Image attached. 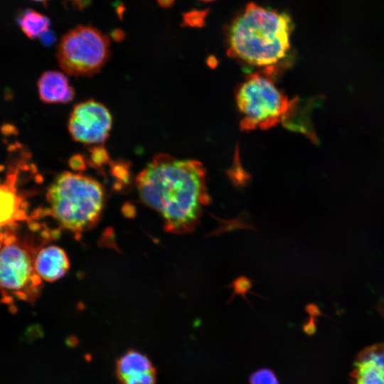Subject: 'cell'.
<instances>
[{
    "label": "cell",
    "instance_id": "52a82bcc",
    "mask_svg": "<svg viewBox=\"0 0 384 384\" xmlns=\"http://www.w3.org/2000/svg\"><path fill=\"white\" fill-rule=\"evenodd\" d=\"M112 125V117L109 110L99 102L88 100L74 107L68 127L76 142L99 145L108 137Z\"/></svg>",
    "mask_w": 384,
    "mask_h": 384
},
{
    "label": "cell",
    "instance_id": "5bb4252c",
    "mask_svg": "<svg viewBox=\"0 0 384 384\" xmlns=\"http://www.w3.org/2000/svg\"><path fill=\"white\" fill-rule=\"evenodd\" d=\"M249 382L250 384H279L275 373L269 368H260L253 372Z\"/></svg>",
    "mask_w": 384,
    "mask_h": 384
},
{
    "label": "cell",
    "instance_id": "4fadbf2b",
    "mask_svg": "<svg viewBox=\"0 0 384 384\" xmlns=\"http://www.w3.org/2000/svg\"><path fill=\"white\" fill-rule=\"evenodd\" d=\"M18 23L30 38H41L49 30L50 21L49 18L33 9H25L21 12L17 18Z\"/></svg>",
    "mask_w": 384,
    "mask_h": 384
},
{
    "label": "cell",
    "instance_id": "9c48e42d",
    "mask_svg": "<svg viewBox=\"0 0 384 384\" xmlns=\"http://www.w3.org/2000/svg\"><path fill=\"white\" fill-rule=\"evenodd\" d=\"M353 366L351 377L355 384H384V343L362 350Z\"/></svg>",
    "mask_w": 384,
    "mask_h": 384
},
{
    "label": "cell",
    "instance_id": "d6986e66",
    "mask_svg": "<svg viewBox=\"0 0 384 384\" xmlns=\"http://www.w3.org/2000/svg\"><path fill=\"white\" fill-rule=\"evenodd\" d=\"M73 6L78 9H82L88 6L90 0H69Z\"/></svg>",
    "mask_w": 384,
    "mask_h": 384
},
{
    "label": "cell",
    "instance_id": "ffe728a7",
    "mask_svg": "<svg viewBox=\"0 0 384 384\" xmlns=\"http://www.w3.org/2000/svg\"><path fill=\"white\" fill-rule=\"evenodd\" d=\"M175 0H156L158 4L163 8H169L173 5Z\"/></svg>",
    "mask_w": 384,
    "mask_h": 384
},
{
    "label": "cell",
    "instance_id": "ac0fdd59",
    "mask_svg": "<svg viewBox=\"0 0 384 384\" xmlns=\"http://www.w3.org/2000/svg\"><path fill=\"white\" fill-rule=\"evenodd\" d=\"M85 160L81 155L77 154L71 156L69 161L70 167L75 171H82L85 169Z\"/></svg>",
    "mask_w": 384,
    "mask_h": 384
},
{
    "label": "cell",
    "instance_id": "5b68a950",
    "mask_svg": "<svg viewBox=\"0 0 384 384\" xmlns=\"http://www.w3.org/2000/svg\"><path fill=\"white\" fill-rule=\"evenodd\" d=\"M107 35L91 26L80 25L68 31L57 48L60 68L69 75L90 76L98 73L110 56Z\"/></svg>",
    "mask_w": 384,
    "mask_h": 384
},
{
    "label": "cell",
    "instance_id": "44dd1931",
    "mask_svg": "<svg viewBox=\"0 0 384 384\" xmlns=\"http://www.w3.org/2000/svg\"><path fill=\"white\" fill-rule=\"evenodd\" d=\"M123 36V32L121 30H115L112 32V37L116 40L122 39Z\"/></svg>",
    "mask_w": 384,
    "mask_h": 384
},
{
    "label": "cell",
    "instance_id": "277c9868",
    "mask_svg": "<svg viewBox=\"0 0 384 384\" xmlns=\"http://www.w3.org/2000/svg\"><path fill=\"white\" fill-rule=\"evenodd\" d=\"M16 228L0 233L1 299L9 305L16 301L33 304L43 287L35 269V258L41 248L33 235H18Z\"/></svg>",
    "mask_w": 384,
    "mask_h": 384
},
{
    "label": "cell",
    "instance_id": "ba28073f",
    "mask_svg": "<svg viewBox=\"0 0 384 384\" xmlns=\"http://www.w3.org/2000/svg\"><path fill=\"white\" fill-rule=\"evenodd\" d=\"M27 155H20L9 163L4 178L0 177V233L16 228L27 218L26 197L20 191V176L27 166Z\"/></svg>",
    "mask_w": 384,
    "mask_h": 384
},
{
    "label": "cell",
    "instance_id": "7a4b0ae2",
    "mask_svg": "<svg viewBox=\"0 0 384 384\" xmlns=\"http://www.w3.org/2000/svg\"><path fill=\"white\" fill-rule=\"evenodd\" d=\"M292 30L288 14L250 2L229 26L228 52L250 65H274L287 55Z\"/></svg>",
    "mask_w": 384,
    "mask_h": 384
},
{
    "label": "cell",
    "instance_id": "8992f818",
    "mask_svg": "<svg viewBox=\"0 0 384 384\" xmlns=\"http://www.w3.org/2000/svg\"><path fill=\"white\" fill-rule=\"evenodd\" d=\"M242 114V127L267 128L278 122L287 107V100L270 79L253 75L244 81L236 94Z\"/></svg>",
    "mask_w": 384,
    "mask_h": 384
},
{
    "label": "cell",
    "instance_id": "e0dca14e",
    "mask_svg": "<svg viewBox=\"0 0 384 384\" xmlns=\"http://www.w3.org/2000/svg\"><path fill=\"white\" fill-rule=\"evenodd\" d=\"M90 161L94 166H100L109 160V155L102 146L96 145L90 150Z\"/></svg>",
    "mask_w": 384,
    "mask_h": 384
},
{
    "label": "cell",
    "instance_id": "9a60e30c",
    "mask_svg": "<svg viewBox=\"0 0 384 384\" xmlns=\"http://www.w3.org/2000/svg\"><path fill=\"white\" fill-rule=\"evenodd\" d=\"M208 9H193L183 14V22L190 27H202L208 16Z\"/></svg>",
    "mask_w": 384,
    "mask_h": 384
},
{
    "label": "cell",
    "instance_id": "3957f363",
    "mask_svg": "<svg viewBox=\"0 0 384 384\" xmlns=\"http://www.w3.org/2000/svg\"><path fill=\"white\" fill-rule=\"evenodd\" d=\"M46 199L52 216L66 230L79 234L93 227L102 213L105 193L95 179L70 171L58 174Z\"/></svg>",
    "mask_w": 384,
    "mask_h": 384
},
{
    "label": "cell",
    "instance_id": "7402d4cb",
    "mask_svg": "<svg viewBox=\"0 0 384 384\" xmlns=\"http://www.w3.org/2000/svg\"><path fill=\"white\" fill-rule=\"evenodd\" d=\"M33 1H39V2H46L48 0H33Z\"/></svg>",
    "mask_w": 384,
    "mask_h": 384
},
{
    "label": "cell",
    "instance_id": "2e32d148",
    "mask_svg": "<svg viewBox=\"0 0 384 384\" xmlns=\"http://www.w3.org/2000/svg\"><path fill=\"white\" fill-rule=\"evenodd\" d=\"M156 370L143 373L123 378L119 381L121 384H156Z\"/></svg>",
    "mask_w": 384,
    "mask_h": 384
},
{
    "label": "cell",
    "instance_id": "30bf717a",
    "mask_svg": "<svg viewBox=\"0 0 384 384\" xmlns=\"http://www.w3.org/2000/svg\"><path fill=\"white\" fill-rule=\"evenodd\" d=\"M69 266V260L65 252L56 245L41 248L35 258L37 274L47 282H53L61 278L68 272Z\"/></svg>",
    "mask_w": 384,
    "mask_h": 384
},
{
    "label": "cell",
    "instance_id": "6da1fadb",
    "mask_svg": "<svg viewBox=\"0 0 384 384\" xmlns=\"http://www.w3.org/2000/svg\"><path fill=\"white\" fill-rule=\"evenodd\" d=\"M136 183L142 201L161 215L165 230L174 234L194 231L210 203L206 170L196 160L159 154L139 174Z\"/></svg>",
    "mask_w": 384,
    "mask_h": 384
},
{
    "label": "cell",
    "instance_id": "603a6c76",
    "mask_svg": "<svg viewBox=\"0 0 384 384\" xmlns=\"http://www.w3.org/2000/svg\"><path fill=\"white\" fill-rule=\"evenodd\" d=\"M201 1H205V2H209V1H214V0H201Z\"/></svg>",
    "mask_w": 384,
    "mask_h": 384
},
{
    "label": "cell",
    "instance_id": "8fae6325",
    "mask_svg": "<svg viewBox=\"0 0 384 384\" xmlns=\"http://www.w3.org/2000/svg\"><path fill=\"white\" fill-rule=\"evenodd\" d=\"M40 98L46 103H68L73 100L75 91L67 76L59 71L44 72L38 80Z\"/></svg>",
    "mask_w": 384,
    "mask_h": 384
},
{
    "label": "cell",
    "instance_id": "7c38bea8",
    "mask_svg": "<svg viewBox=\"0 0 384 384\" xmlns=\"http://www.w3.org/2000/svg\"><path fill=\"white\" fill-rule=\"evenodd\" d=\"M156 370L151 360L142 353L129 350L116 362V374L119 380L127 377Z\"/></svg>",
    "mask_w": 384,
    "mask_h": 384
}]
</instances>
